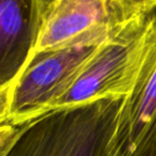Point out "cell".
Returning a JSON list of instances; mask_svg holds the SVG:
<instances>
[{"label":"cell","instance_id":"obj_4","mask_svg":"<svg viewBox=\"0 0 156 156\" xmlns=\"http://www.w3.org/2000/svg\"><path fill=\"white\" fill-rule=\"evenodd\" d=\"M126 19L117 2L44 0L43 21L35 52L106 38Z\"/></svg>","mask_w":156,"mask_h":156},{"label":"cell","instance_id":"obj_7","mask_svg":"<svg viewBox=\"0 0 156 156\" xmlns=\"http://www.w3.org/2000/svg\"><path fill=\"white\" fill-rule=\"evenodd\" d=\"M125 17L147 14L156 9V0H117Z\"/></svg>","mask_w":156,"mask_h":156},{"label":"cell","instance_id":"obj_8","mask_svg":"<svg viewBox=\"0 0 156 156\" xmlns=\"http://www.w3.org/2000/svg\"><path fill=\"white\" fill-rule=\"evenodd\" d=\"M23 126H16L9 123L0 125V156H4L10 150L20 134Z\"/></svg>","mask_w":156,"mask_h":156},{"label":"cell","instance_id":"obj_9","mask_svg":"<svg viewBox=\"0 0 156 156\" xmlns=\"http://www.w3.org/2000/svg\"><path fill=\"white\" fill-rule=\"evenodd\" d=\"M11 87L0 89V125L8 123L9 119V105H10Z\"/></svg>","mask_w":156,"mask_h":156},{"label":"cell","instance_id":"obj_5","mask_svg":"<svg viewBox=\"0 0 156 156\" xmlns=\"http://www.w3.org/2000/svg\"><path fill=\"white\" fill-rule=\"evenodd\" d=\"M155 32L134 87L120 107L111 146L121 156H156V9Z\"/></svg>","mask_w":156,"mask_h":156},{"label":"cell","instance_id":"obj_1","mask_svg":"<svg viewBox=\"0 0 156 156\" xmlns=\"http://www.w3.org/2000/svg\"><path fill=\"white\" fill-rule=\"evenodd\" d=\"M124 96L61 107L23 126L4 156H121L111 140Z\"/></svg>","mask_w":156,"mask_h":156},{"label":"cell","instance_id":"obj_2","mask_svg":"<svg viewBox=\"0 0 156 156\" xmlns=\"http://www.w3.org/2000/svg\"><path fill=\"white\" fill-rule=\"evenodd\" d=\"M154 32L151 12L123 21L100 44L53 109L126 96L137 80Z\"/></svg>","mask_w":156,"mask_h":156},{"label":"cell","instance_id":"obj_3","mask_svg":"<svg viewBox=\"0 0 156 156\" xmlns=\"http://www.w3.org/2000/svg\"><path fill=\"white\" fill-rule=\"evenodd\" d=\"M106 38L35 52L11 87L9 124L23 126L53 110Z\"/></svg>","mask_w":156,"mask_h":156},{"label":"cell","instance_id":"obj_6","mask_svg":"<svg viewBox=\"0 0 156 156\" xmlns=\"http://www.w3.org/2000/svg\"><path fill=\"white\" fill-rule=\"evenodd\" d=\"M44 0H0V89L12 87L36 50Z\"/></svg>","mask_w":156,"mask_h":156}]
</instances>
